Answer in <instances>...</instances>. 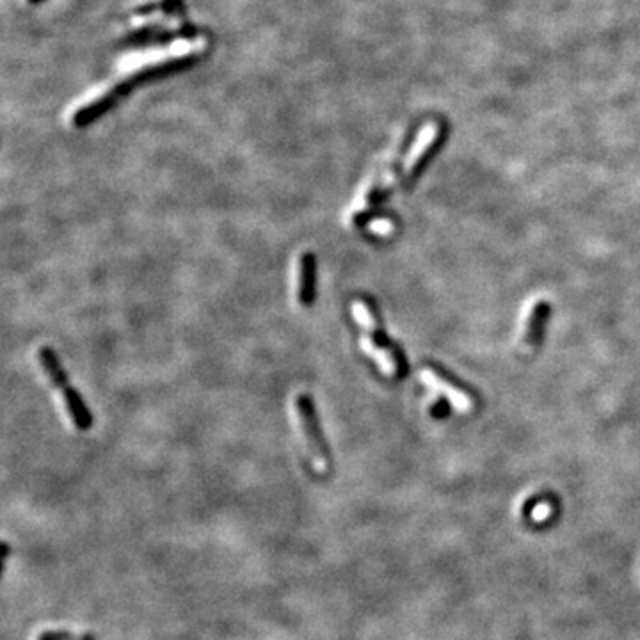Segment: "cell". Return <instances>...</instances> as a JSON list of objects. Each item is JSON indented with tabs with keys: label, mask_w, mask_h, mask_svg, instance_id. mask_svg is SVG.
Returning a JSON list of instances; mask_svg holds the SVG:
<instances>
[{
	"label": "cell",
	"mask_w": 640,
	"mask_h": 640,
	"mask_svg": "<svg viewBox=\"0 0 640 640\" xmlns=\"http://www.w3.org/2000/svg\"><path fill=\"white\" fill-rule=\"evenodd\" d=\"M353 311L354 318L363 327V348L379 363L381 370L386 375H392V377L404 375V359L401 356V351H396L388 342L386 335L381 329L379 318H377L374 306L368 300H356Z\"/></svg>",
	"instance_id": "obj_1"
},
{
	"label": "cell",
	"mask_w": 640,
	"mask_h": 640,
	"mask_svg": "<svg viewBox=\"0 0 640 640\" xmlns=\"http://www.w3.org/2000/svg\"><path fill=\"white\" fill-rule=\"evenodd\" d=\"M38 359H40L41 366H43L45 374L48 375V379L52 381L54 386L57 390H61L62 401H64L66 411L70 414L71 422L79 431H89L93 425V414L86 404H84L80 393L68 384V377L62 368L61 362L57 354L54 353L50 347H41L38 351Z\"/></svg>",
	"instance_id": "obj_2"
},
{
	"label": "cell",
	"mask_w": 640,
	"mask_h": 640,
	"mask_svg": "<svg viewBox=\"0 0 640 640\" xmlns=\"http://www.w3.org/2000/svg\"><path fill=\"white\" fill-rule=\"evenodd\" d=\"M440 137V127L436 125V123H427L425 127L420 130L418 137L413 143L411 150L407 152V155L402 161V166L393 169L392 173L388 174L386 178L383 180V183L379 185V194L384 196L388 192L392 191L395 185L399 183H410L413 180V176L418 171L420 164L423 162L425 155L431 152V148L434 146V143Z\"/></svg>",
	"instance_id": "obj_3"
},
{
	"label": "cell",
	"mask_w": 640,
	"mask_h": 640,
	"mask_svg": "<svg viewBox=\"0 0 640 640\" xmlns=\"http://www.w3.org/2000/svg\"><path fill=\"white\" fill-rule=\"evenodd\" d=\"M296 410L300 425H303L305 438L308 441L309 452L313 453V458L322 462L324 466H329L331 464V450H329V445H327L322 429H320V420H318L317 410H315L313 399L306 393L297 395Z\"/></svg>",
	"instance_id": "obj_4"
},
{
	"label": "cell",
	"mask_w": 640,
	"mask_h": 640,
	"mask_svg": "<svg viewBox=\"0 0 640 640\" xmlns=\"http://www.w3.org/2000/svg\"><path fill=\"white\" fill-rule=\"evenodd\" d=\"M546 313H548V305L541 299L532 300L530 305H528V308H525V315H523L521 320V329H519L518 336V345L523 353H530L532 348L537 345Z\"/></svg>",
	"instance_id": "obj_5"
},
{
	"label": "cell",
	"mask_w": 640,
	"mask_h": 640,
	"mask_svg": "<svg viewBox=\"0 0 640 640\" xmlns=\"http://www.w3.org/2000/svg\"><path fill=\"white\" fill-rule=\"evenodd\" d=\"M420 379L423 381L425 386L438 392L440 395L447 396L450 404L458 411H461V413H470V411L473 410V399H471L470 395H466L462 390H459V388L452 386L449 381H445L443 377H440L432 368H423V370L420 372Z\"/></svg>",
	"instance_id": "obj_6"
},
{
	"label": "cell",
	"mask_w": 640,
	"mask_h": 640,
	"mask_svg": "<svg viewBox=\"0 0 640 640\" xmlns=\"http://www.w3.org/2000/svg\"><path fill=\"white\" fill-rule=\"evenodd\" d=\"M297 297L305 308H311L317 299V258L313 253H303L299 260V287Z\"/></svg>",
	"instance_id": "obj_7"
},
{
	"label": "cell",
	"mask_w": 640,
	"mask_h": 640,
	"mask_svg": "<svg viewBox=\"0 0 640 640\" xmlns=\"http://www.w3.org/2000/svg\"><path fill=\"white\" fill-rule=\"evenodd\" d=\"M176 36V31L167 29L158 23H152V25H143L139 29H135L130 36H127V41L134 45H143V43H166V41L173 40Z\"/></svg>",
	"instance_id": "obj_8"
},
{
	"label": "cell",
	"mask_w": 640,
	"mask_h": 640,
	"mask_svg": "<svg viewBox=\"0 0 640 640\" xmlns=\"http://www.w3.org/2000/svg\"><path fill=\"white\" fill-rule=\"evenodd\" d=\"M38 640H82V635H75V633L64 632V630H52V632H45L38 637Z\"/></svg>",
	"instance_id": "obj_9"
},
{
	"label": "cell",
	"mask_w": 640,
	"mask_h": 640,
	"mask_svg": "<svg viewBox=\"0 0 640 640\" xmlns=\"http://www.w3.org/2000/svg\"><path fill=\"white\" fill-rule=\"evenodd\" d=\"M549 510H552V507L548 503H541V506H536V509L532 512V518L536 519V521H543V519L549 516Z\"/></svg>",
	"instance_id": "obj_10"
},
{
	"label": "cell",
	"mask_w": 640,
	"mask_h": 640,
	"mask_svg": "<svg viewBox=\"0 0 640 640\" xmlns=\"http://www.w3.org/2000/svg\"><path fill=\"white\" fill-rule=\"evenodd\" d=\"M82 640H95V637L87 633V635H82Z\"/></svg>",
	"instance_id": "obj_11"
},
{
	"label": "cell",
	"mask_w": 640,
	"mask_h": 640,
	"mask_svg": "<svg viewBox=\"0 0 640 640\" xmlns=\"http://www.w3.org/2000/svg\"><path fill=\"white\" fill-rule=\"evenodd\" d=\"M29 2H31V4H38V2H41V0H29Z\"/></svg>",
	"instance_id": "obj_12"
}]
</instances>
